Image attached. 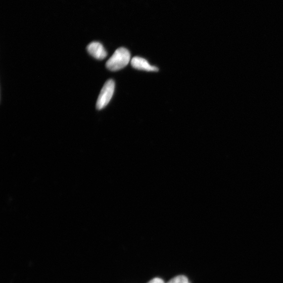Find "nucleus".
<instances>
[{
  "label": "nucleus",
  "mask_w": 283,
  "mask_h": 283,
  "mask_svg": "<svg viewBox=\"0 0 283 283\" xmlns=\"http://www.w3.org/2000/svg\"><path fill=\"white\" fill-rule=\"evenodd\" d=\"M167 283H189L187 277L179 276L171 279Z\"/></svg>",
  "instance_id": "nucleus-5"
},
{
  "label": "nucleus",
  "mask_w": 283,
  "mask_h": 283,
  "mask_svg": "<svg viewBox=\"0 0 283 283\" xmlns=\"http://www.w3.org/2000/svg\"><path fill=\"white\" fill-rule=\"evenodd\" d=\"M131 64L134 68L146 72H158L159 70L156 66L150 65L145 59L138 56L133 58Z\"/></svg>",
  "instance_id": "nucleus-4"
},
{
  "label": "nucleus",
  "mask_w": 283,
  "mask_h": 283,
  "mask_svg": "<svg viewBox=\"0 0 283 283\" xmlns=\"http://www.w3.org/2000/svg\"><path fill=\"white\" fill-rule=\"evenodd\" d=\"M147 283H165V282L161 279L155 278L150 281Z\"/></svg>",
  "instance_id": "nucleus-6"
},
{
  "label": "nucleus",
  "mask_w": 283,
  "mask_h": 283,
  "mask_svg": "<svg viewBox=\"0 0 283 283\" xmlns=\"http://www.w3.org/2000/svg\"><path fill=\"white\" fill-rule=\"evenodd\" d=\"M115 89V82L113 79H109L103 86L96 101V108L100 110L107 106L111 100Z\"/></svg>",
  "instance_id": "nucleus-2"
},
{
  "label": "nucleus",
  "mask_w": 283,
  "mask_h": 283,
  "mask_svg": "<svg viewBox=\"0 0 283 283\" xmlns=\"http://www.w3.org/2000/svg\"><path fill=\"white\" fill-rule=\"evenodd\" d=\"M89 54L98 60H103L108 55L107 51L104 48L102 44L98 42H92L87 47Z\"/></svg>",
  "instance_id": "nucleus-3"
},
{
  "label": "nucleus",
  "mask_w": 283,
  "mask_h": 283,
  "mask_svg": "<svg viewBox=\"0 0 283 283\" xmlns=\"http://www.w3.org/2000/svg\"><path fill=\"white\" fill-rule=\"evenodd\" d=\"M131 54L125 47L117 49L106 63V67L112 72H116L126 67L130 63Z\"/></svg>",
  "instance_id": "nucleus-1"
}]
</instances>
